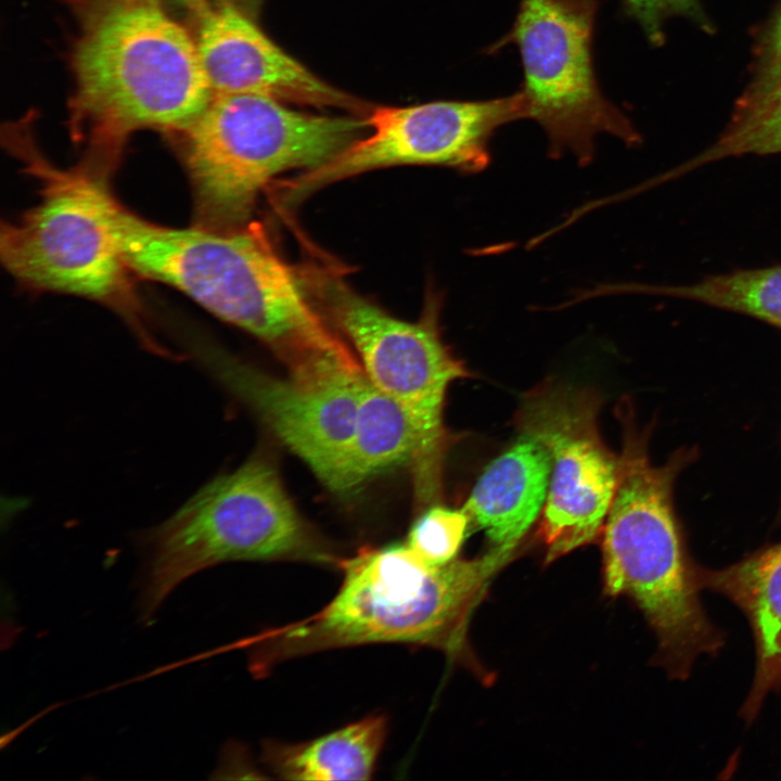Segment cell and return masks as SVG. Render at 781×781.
Listing matches in <instances>:
<instances>
[{
	"mask_svg": "<svg viewBox=\"0 0 781 781\" xmlns=\"http://www.w3.org/2000/svg\"><path fill=\"white\" fill-rule=\"evenodd\" d=\"M113 225L129 269L166 283L266 344L305 383L357 371L361 362L330 328L295 269L259 227L169 228L116 202Z\"/></svg>",
	"mask_w": 781,
	"mask_h": 781,
	"instance_id": "6da1fadb",
	"label": "cell"
},
{
	"mask_svg": "<svg viewBox=\"0 0 781 781\" xmlns=\"http://www.w3.org/2000/svg\"><path fill=\"white\" fill-rule=\"evenodd\" d=\"M72 132L101 165L135 131L180 133L213 98L195 40L158 0H71Z\"/></svg>",
	"mask_w": 781,
	"mask_h": 781,
	"instance_id": "7a4b0ae2",
	"label": "cell"
},
{
	"mask_svg": "<svg viewBox=\"0 0 781 781\" xmlns=\"http://www.w3.org/2000/svg\"><path fill=\"white\" fill-rule=\"evenodd\" d=\"M513 555L489 549L432 565L406 542L363 547L342 559V584L319 612L244 642L251 667L264 675L293 657L369 643L424 645L465 658L469 616Z\"/></svg>",
	"mask_w": 781,
	"mask_h": 781,
	"instance_id": "3957f363",
	"label": "cell"
},
{
	"mask_svg": "<svg viewBox=\"0 0 781 781\" xmlns=\"http://www.w3.org/2000/svg\"><path fill=\"white\" fill-rule=\"evenodd\" d=\"M623 428L619 481L602 529L605 590L627 594L654 630L656 661L684 680L695 660L715 655L722 633L700 602L674 505L678 476L695 458L694 448L675 451L663 464L650 459L648 428L637 426L632 407H617Z\"/></svg>",
	"mask_w": 781,
	"mask_h": 781,
	"instance_id": "277c9868",
	"label": "cell"
},
{
	"mask_svg": "<svg viewBox=\"0 0 781 781\" xmlns=\"http://www.w3.org/2000/svg\"><path fill=\"white\" fill-rule=\"evenodd\" d=\"M140 591L149 620L194 574L230 561H300L338 567L343 558L304 521L264 456L201 487L145 537Z\"/></svg>",
	"mask_w": 781,
	"mask_h": 781,
	"instance_id": "5b68a950",
	"label": "cell"
},
{
	"mask_svg": "<svg viewBox=\"0 0 781 781\" xmlns=\"http://www.w3.org/2000/svg\"><path fill=\"white\" fill-rule=\"evenodd\" d=\"M363 128V118L305 113L265 95H213L196 120L178 133L197 226H246L258 194L276 176L324 165Z\"/></svg>",
	"mask_w": 781,
	"mask_h": 781,
	"instance_id": "8992f818",
	"label": "cell"
},
{
	"mask_svg": "<svg viewBox=\"0 0 781 781\" xmlns=\"http://www.w3.org/2000/svg\"><path fill=\"white\" fill-rule=\"evenodd\" d=\"M26 123L9 127L8 141L41 181V197L16 221L1 227V260L34 289L82 296L120 311L148 346L113 225L116 200L104 171L92 165L60 169L36 149Z\"/></svg>",
	"mask_w": 781,
	"mask_h": 781,
	"instance_id": "52a82bcc",
	"label": "cell"
},
{
	"mask_svg": "<svg viewBox=\"0 0 781 781\" xmlns=\"http://www.w3.org/2000/svg\"><path fill=\"white\" fill-rule=\"evenodd\" d=\"M323 260L297 269L303 286L354 346L370 382L407 412L419 443L411 465L417 501L426 508L438 503L453 443L444 422L446 393L453 381L470 376L443 340L440 303L433 295L419 321L400 320L354 291L340 268Z\"/></svg>",
	"mask_w": 781,
	"mask_h": 781,
	"instance_id": "ba28073f",
	"label": "cell"
},
{
	"mask_svg": "<svg viewBox=\"0 0 781 781\" xmlns=\"http://www.w3.org/2000/svg\"><path fill=\"white\" fill-rule=\"evenodd\" d=\"M600 0H521L510 30L488 52L516 47L523 68L526 118L546 133L549 155L588 165L600 135L627 145L640 136L602 93L592 56Z\"/></svg>",
	"mask_w": 781,
	"mask_h": 781,
	"instance_id": "9c48e42d",
	"label": "cell"
},
{
	"mask_svg": "<svg viewBox=\"0 0 781 781\" xmlns=\"http://www.w3.org/2000/svg\"><path fill=\"white\" fill-rule=\"evenodd\" d=\"M598 392L543 382L523 395L514 423L550 457L546 503L538 535L549 564L601 536L619 481V453L599 430Z\"/></svg>",
	"mask_w": 781,
	"mask_h": 781,
	"instance_id": "30bf717a",
	"label": "cell"
},
{
	"mask_svg": "<svg viewBox=\"0 0 781 781\" xmlns=\"http://www.w3.org/2000/svg\"><path fill=\"white\" fill-rule=\"evenodd\" d=\"M526 118L521 90L473 101L441 100L410 106H375L364 115L370 132L331 161L279 185L295 203L317 189L371 169L432 165L477 174L491 159L490 141L502 126Z\"/></svg>",
	"mask_w": 781,
	"mask_h": 781,
	"instance_id": "8fae6325",
	"label": "cell"
},
{
	"mask_svg": "<svg viewBox=\"0 0 781 781\" xmlns=\"http://www.w3.org/2000/svg\"><path fill=\"white\" fill-rule=\"evenodd\" d=\"M194 355L331 489L355 432L366 373L309 384L272 376L212 345L196 344Z\"/></svg>",
	"mask_w": 781,
	"mask_h": 781,
	"instance_id": "7c38bea8",
	"label": "cell"
},
{
	"mask_svg": "<svg viewBox=\"0 0 781 781\" xmlns=\"http://www.w3.org/2000/svg\"><path fill=\"white\" fill-rule=\"evenodd\" d=\"M200 14L195 43L213 95L253 93L284 103L368 113L363 103L284 52L230 2L206 7Z\"/></svg>",
	"mask_w": 781,
	"mask_h": 781,
	"instance_id": "4fadbf2b",
	"label": "cell"
},
{
	"mask_svg": "<svg viewBox=\"0 0 781 781\" xmlns=\"http://www.w3.org/2000/svg\"><path fill=\"white\" fill-rule=\"evenodd\" d=\"M550 457L535 438H518L482 472L462 510L469 533L483 530L490 549L514 553L543 510Z\"/></svg>",
	"mask_w": 781,
	"mask_h": 781,
	"instance_id": "5bb4252c",
	"label": "cell"
},
{
	"mask_svg": "<svg viewBox=\"0 0 781 781\" xmlns=\"http://www.w3.org/2000/svg\"><path fill=\"white\" fill-rule=\"evenodd\" d=\"M700 589L720 593L746 616L753 631L756 667L741 716L751 722L770 692L781 689V541L719 569L694 563Z\"/></svg>",
	"mask_w": 781,
	"mask_h": 781,
	"instance_id": "9a60e30c",
	"label": "cell"
},
{
	"mask_svg": "<svg viewBox=\"0 0 781 781\" xmlns=\"http://www.w3.org/2000/svg\"><path fill=\"white\" fill-rule=\"evenodd\" d=\"M387 719L371 715L302 743L268 741L263 761L280 779L369 780L387 737Z\"/></svg>",
	"mask_w": 781,
	"mask_h": 781,
	"instance_id": "2e32d148",
	"label": "cell"
},
{
	"mask_svg": "<svg viewBox=\"0 0 781 781\" xmlns=\"http://www.w3.org/2000/svg\"><path fill=\"white\" fill-rule=\"evenodd\" d=\"M418 446L407 412L366 375L359 388L355 432L331 490L348 492L386 470L406 463L411 466Z\"/></svg>",
	"mask_w": 781,
	"mask_h": 781,
	"instance_id": "e0dca14e",
	"label": "cell"
},
{
	"mask_svg": "<svg viewBox=\"0 0 781 781\" xmlns=\"http://www.w3.org/2000/svg\"><path fill=\"white\" fill-rule=\"evenodd\" d=\"M626 291L703 304L781 329V265L737 269L688 284L630 283Z\"/></svg>",
	"mask_w": 781,
	"mask_h": 781,
	"instance_id": "ac0fdd59",
	"label": "cell"
},
{
	"mask_svg": "<svg viewBox=\"0 0 781 781\" xmlns=\"http://www.w3.org/2000/svg\"><path fill=\"white\" fill-rule=\"evenodd\" d=\"M781 153V79L758 87L734 112L720 136L684 163L651 179L653 187L718 161Z\"/></svg>",
	"mask_w": 781,
	"mask_h": 781,
	"instance_id": "d6986e66",
	"label": "cell"
},
{
	"mask_svg": "<svg viewBox=\"0 0 781 781\" xmlns=\"http://www.w3.org/2000/svg\"><path fill=\"white\" fill-rule=\"evenodd\" d=\"M469 535V520L461 509L435 503L415 520L406 543L425 562L443 565L457 559Z\"/></svg>",
	"mask_w": 781,
	"mask_h": 781,
	"instance_id": "ffe728a7",
	"label": "cell"
},
{
	"mask_svg": "<svg viewBox=\"0 0 781 781\" xmlns=\"http://www.w3.org/2000/svg\"><path fill=\"white\" fill-rule=\"evenodd\" d=\"M626 11L638 21L653 42L662 38L663 22L674 14H693L695 0H622Z\"/></svg>",
	"mask_w": 781,
	"mask_h": 781,
	"instance_id": "44dd1931",
	"label": "cell"
},
{
	"mask_svg": "<svg viewBox=\"0 0 781 781\" xmlns=\"http://www.w3.org/2000/svg\"><path fill=\"white\" fill-rule=\"evenodd\" d=\"M781 79V14L770 35L765 79L759 87L771 85Z\"/></svg>",
	"mask_w": 781,
	"mask_h": 781,
	"instance_id": "7402d4cb",
	"label": "cell"
},
{
	"mask_svg": "<svg viewBox=\"0 0 781 781\" xmlns=\"http://www.w3.org/2000/svg\"><path fill=\"white\" fill-rule=\"evenodd\" d=\"M176 1L182 2V3L187 4V5H190V7L194 8V9H196V10H199L200 12H201L205 7H207L205 0H176Z\"/></svg>",
	"mask_w": 781,
	"mask_h": 781,
	"instance_id": "603a6c76",
	"label": "cell"
},
{
	"mask_svg": "<svg viewBox=\"0 0 781 781\" xmlns=\"http://www.w3.org/2000/svg\"><path fill=\"white\" fill-rule=\"evenodd\" d=\"M230 2L231 4L235 5L240 10L243 5L252 8L253 4L257 3L259 0H225Z\"/></svg>",
	"mask_w": 781,
	"mask_h": 781,
	"instance_id": "cb8c5ba5",
	"label": "cell"
},
{
	"mask_svg": "<svg viewBox=\"0 0 781 781\" xmlns=\"http://www.w3.org/2000/svg\"><path fill=\"white\" fill-rule=\"evenodd\" d=\"M779 517H781V504H780V510H779Z\"/></svg>",
	"mask_w": 781,
	"mask_h": 781,
	"instance_id": "d4e9b609",
	"label": "cell"
}]
</instances>
